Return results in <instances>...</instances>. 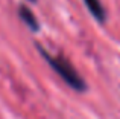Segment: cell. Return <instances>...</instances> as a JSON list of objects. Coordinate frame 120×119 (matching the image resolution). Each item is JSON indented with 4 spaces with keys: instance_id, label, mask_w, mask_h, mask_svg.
Here are the masks:
<instances>
[{
    "instance_id": "cell-1",
    "label": "cell",
    "mask_w": 120,
    "mask_h": 119,
    "mask_svg": "<svg viewBox=\"0 0 120 119\" xmlns=\"http://www.w3.org/2000/svg\"><path fill=\"white\" fill-rule=\"evenodd\" d=\"M37 49H38L40 54L43 55V58L49 63L50 67L64 79V83L67 84V86H70L71 89L76 90V92H84V90L87 89V84L82 79V76L78 73V70L64 57H53V55H50L47 51H44L40 44H37Z\"/></svg>"
},
{
    "instance_id": "cell-3",
    "label": "cell",
    "mask_w": 120,
    "mask_h": 119,
    "mask_svg": "<svg viewBox=\"0 0 120 119\" xmlns=\"http://www.w3.org/2000/svg\"><path fill=\"white\" fill-rule=\"evenodd\" d=\"M87 9L90 11V14L96 18L99 23H103L106 20V12H105V8L102 6L100 0H84Z\"/></svg>"
},
{
    "instance_id": "cell-4",
    "label": "cell",
    "mask_w": 120,
    "mask_h": 119,
    "mask_svg": "<svg viewBox=\"0 0 120 119\" xmlns=\"http://www.w3.org/2000/svg\"><path fill=\"white\" fill-rule=\"evenodd\" d=\"M29 2H37V0H29Z\"/></svg>"
},
{
    "instance_id": "cell-2",
    "label": "cell",
    "mask_w": 120,
    "mask_h": 119,
    "mask_svg": "<svg viewBox=\"0 0 120 119\" xmlns=\"http://www.w3.org/2000/svg\"><path fill=\"white\" fill-rule=\"evenodd\" d=\"M18 15H20V18L23 20V23L26 24L27 28H29L32 32H37V31L40 29V23H38V18L35 17V14H34L32 11H30L27 6L21 5L20 8H18Z\"/></svg>"
}]
</instances>
